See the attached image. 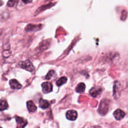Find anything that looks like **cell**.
<instances>
[{"mask_svg":"<svg viewBox=\"0 0 128 128\" xmlns=\"http://www.w3.org/2000/svg\"><path fill=\"white\" fill-rule=\"evenodd\" d=\"M78 117V113L74 110H70L66 112V118L68 120L71 121H74Z\"/></svg>","mask_w":128,"mask_h":128,"instance_id":"obj_4","label":"cell"},{"mask_svg":"<svg viewBox=\"0 0 128 128\" xmlns=\"http://www.w3.org/2000/svg\"><path fill=\"white\" fill-rule=\"evenodd\" d=\"M16 1H10L8 2V6H10V7H12V6H14V4L16 3Z\"/></svg>","mask_w":128,"mask_h":128,"instance_id":"obj_15","label":"cell"},{"mask_svg":"<svg viewBox=\"0 0 128 128\" xmlns=\"http://www.w3.org/2000/svg\"><path fill=\"white\" fill-rule=\"evenodd\" d=\"M85 88H86V86L84 83L82 82H81V83L79 84L77 86V87L76 88V92H80V93H82L84 91Z\"/></svg>","mask_w":128,"mask_h":128,"instance_id":"obj_10","label":"cell"},{"mask_svg":"<svg viewBox=\"0 0 128 128\" xmlns=\"http://www.w3.org/2000/svg\"><path fill=\"white\" fill-rule=\"evenodd\" d=\"M19 65L21 68H22L24 70H26V71H30V72H32L34 70V67L31 63V62L29 60H26L25 61H21L19 63Z\"/></svg>","mask_w":128,"mask_h":128,"instance_id":"obj_2","label":"cell"},{"mask_svg":"<svg viewBox=\"0 0 128 128\" xmlns=\"http://www.w3.org/2000/svg\"><path fill=\"white\" fill-rule=\"evenodd\" d=\"M40 106L42 109H47L50 106V104H49L48 101H47L46 100L41 99L40 101Z\"/></svg>","mask_w":128,"mask_h":128,"instance_id":"obj_11","label":"cell"},{"mask_svg":"<svg viewBox=\"0 0 128 128\" xmlns=\"http://www.w3.org/2000/svg\"><path fill=\"white\" fill-rule=\"evenodd\" d=\"M8 108L7 101L5 100H1L0 101V111H4Z\"/></svg>","mask_w":128,"mask_h":128,"instance_id":"obj_12","label":"cell"},{"mask_svg":"<svg viewBox=\"0 0 128 128\" xmlns=\"http://www.w3.org/2000/svg\"><path fill=\"white\" fill-rule=\"evenodd\" d=\"M125 112L121 110H117L114 112V116L117 120H121L124 117Z\"/></svg>","mask_w":128,"mask_h":128,"instance_id":"obj_7","label":"cell"},{"mask_svg":"<svg viewBox=\"0 0 128 128\" xmlns=\"http://www.w3.org/2000/svg\"><path fill=\"white\" fill-rule=\"evenodd\" d=\"M2 4V1H0V6H1V4Z\"/></svg>","mask_w":128,"mask_h":128,"instance_id":"obj_16","label":"cell"},{"mask_svg":"<svg viewBox=\"0 0 128 128\" xmlns=\"http://www.w3.org/2000/svg\"><path fill=\"white\" fill-rule=\"evenodd\" d=\"M42 91L44 93H48V92H51L52 91V85L51 82H45L42 84Z\"/></svg>","mask_w":128,"mask_h":128,"instance_id":"obj_3","label":"cell"},{"mask_svg":"<svg viewBox=\"0 0 128 128\" xmlns=\"http://www.w3.org/2000/svg\"><path fill=\"white\" fill-rule=\"evenodd\" d=\"M66 82H67V78L63 76V77H61V78H60L56 81V85L58 86H61L62 84L66 83Z\"/></svg>","mask_w":128,"mask_h":128,"instance_id":"obj_13","label":"cell"},{"mask_svg":"<svg viewBox=\"0 0 128 128\" xmlns=\"http://www.w3.org/2000/svg\"><path fill=\"white\" fill-rule=\"evenodd\" d=\"M102 92V89L100 87H94L90 90V94L94 98H96Z\"/></svg>","mask_w":128,"mask_h":128,"instance_id":"obj_5","label":"cell"},{"mask_svg":"<svg viewBox=\"0 0 128 128\" xmlns=\"http://www.w3.org/2000/svg\"><path fill=\"white\" fill-rule=\"evenodd\" d=\"M54 73V71H52V70L49 71V72L48 73V74L46 75V80H50V79H51V78L52 77V76L53 75Z\"/></svg>","mask_w":128,"mask_h":128,"instance_id":"obj_14","label":"cell"},{"mask_svg":"<svg viewBox=\"0 0 128 128\" xmlns=\"http://www.w3.org/2000/svg\"><path fill=\"white\" fill-rule=\"evenodd\" d=\"M109 101L108 100H103L101 102L99 108V112L101 114H106L109 110Z\"/></svg>","mask_w":128,"mask_h":128,"instance_id":"obj_1","label":"cell"},{"mask_svg":"<svg viewBox=\"0 0 128 128\" xmlns=\"http://www.w3.org/2000/svg\"><path fill=\"white\" fill-rule=\"evenodd\" d=\"M0 128H1V126H0Z\"/></svg>","mask_w":128,"mask_h":128,"instance_id":"obj_17","label":"cell"},{"mask_svg":"<svg viewBox=\"0 0 128 128\" xmlns=\"http://www.w3.org/2000/svg\"><path fill=\"white\" fill-rule=\"evenodd\" d=\"M16 120L19 128H24L25 127V126L27 124V121L24 119L22 118L16 117Z\"/></svg>","mask_w":128,"mask_h":128,"instance_id":"obj_8","label":"cell"},{"mask_svg":"<svg viewBox=\"0 0 128 128\" xmlns=\"http://www.w3.org/2000/svg\"><path fill=\"white\" fill-rule=\"evenodd\" d=\"M26 104H27L28 110V111H30V112H33L36 111V110H37V107L35 106V104L33 103L32 101H28Z\"/></svg>","mask_w":128,"mask_h":128,"instance_id":"obj_9","label":"cell"},{"mask_svg":"<svg viewBox=\"0 0 128 128\" xmlns=\"http://www.w3.org/2000/svg\"><path fill=\"white\" fill-rule=\"evenodd\" d=\"M10 85L11 88L13 90H20L22 87L21 84L16 80H11L10 81Z\"/></svg>","mask_w":128,"mask_h":128,"instance_id":"obj_6","label":"cell"}]
</instances>
